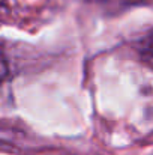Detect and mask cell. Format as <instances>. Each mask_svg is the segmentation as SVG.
I'll use <instances>...</instances> for the list:
<instances>
[{
    "mask_svg": "<svg viewBox=\"0 0 153 155\" xmlns=\"http://www.w3.org/2000/svg\"><path fill=\"white\" fill-rule=\"evenodd\" d=\"M9 74V68H8V62H6V57H5V53L3 48L0 47V86L3 84V81L6 80Z\"/></svg>",
    "mask_w": 153,
    "mask_h": 155,
    "instance_id": "obj_1",
    "label": "cell"
},
{
    "mask_svg": "<svg viewBox=\"0 0 153 155\" xmlns=\"http://www.w3.org/2000/svg\"><path fill=\"white\" fill-rule=\"evenodd\" d=\"M147 47H149V50H150V53L153 54V38L150 39V42H149V45H147Z\"/></svg>",
    "mask_w": 153,
    "mask_h": 155,
    "instance_id": "obj_2",
    "label": "cell"
},
{
    "mask_svg": "<svg viewBox=\"0 0 153 155\" xmlns=\"http://www.w3.org/2000/svg\"><path fill=\"white\" fill-rule=\"evenodd\" d=\"M0 2H3V0H0Z\"/></svg>",
    "mask_w": 153,
    "mask_h": 155,
    "instance_id": "obj_3",
    "label": "cell"
}]
</instances>
